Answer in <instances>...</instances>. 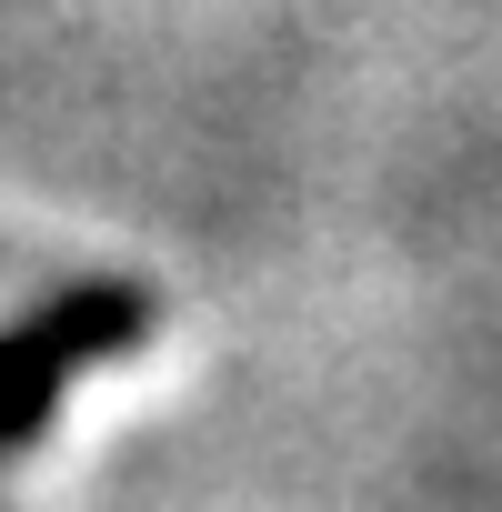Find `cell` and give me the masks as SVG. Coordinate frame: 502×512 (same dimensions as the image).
Returning a JSON list of instances; mask_svg holds the SVG:
<instances>
[{
  "label": "cell",
  "instance_id": "6da1fadb",
  "mask_svg": "<svg viewBox=\"0 0 502 512\" xmlns=\"http://www.w3.org/2000/svg\"><path fill=\"white\" fill-rule=\"evenodd\" d=\"M151 322L161 312H151L141 282H71L41 312L0 322V452H31L61 422L71 382L101 372V362H121V352H141Z\"/></svg>",
  "mask_w": 502,
  "mask_h": 512
}]
</instances>
